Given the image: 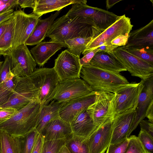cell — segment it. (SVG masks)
I'll return each instance as SVG.
<instances>
[{
  "label": "cell",
  "instance_id": "5bb4252c",
  "mask_svg": "<svg viewBox=\"0 0 153 153\" xmlns=\"http://www.w3.org/2000/svg\"><path fill=\"white\" fill-rule=\"evenodd\" d=\"M79 59L67 49L59 55L53 68L60 81L80 78L82 66Z\"/></svg>",
  "mask_w": 153,
  "mask_h": 153
},
{
  "label": "cell",
  "instance_id": "52a82bcc",
  "mask_svg": "<svg viewBox=\"0 0 153 153\" xmlns=\"http://www.w3.org/2000/svg\"><path fill=\"white\" fill-rule=\"evenodd\" d=\"M86 2L72 4L71 8L65 14L69 17L80 16L90 18L97 27L102 32L114 23L119 16L112 12L88 6Z\"/></svg>",
  "mask_w": 153,
  "mask_h": 153
},
{
  "label": "cell",
  "instance_id": "8992f818",
  "mask_svg": "<svg viewBox=\"0 0 153 153\" xmlns=\"http://www.w3.org/2000/svg\"><path fill=\"white\" fill-rule=\"evenodd\" d=\"M114 99L113 93L96 92L94 102L86 111L94 125L99 127L108 121L113 120Z\"/></svg>",
  "mask_w": 153,
  "mask_h": 153
},
{
  "label": "cell",
  "instance_id": "8d00e7d4",
  "mask_svg": "<svg viewBox=\"0 0 153 153\" xmlns=\"http://www.w3.org/2000/svg\"><path fill=\"white\" fill-rule=\"evenodd\" d=\"M128 138L129 143L125 153H146L137 137L132 135Z\"/></svg>",
  "mask_w": 153,
  "mask_h": 153
},
{
  "label": "cell",
  "instance_id": "4fadbf2b",
  "mask_svg": "<svg viewBox=\"0 0 153 153\" xmlns=\"http://www.w3.org/2000/svg\"><path fill=\"white\" fill-rule=\"evenodd\" d=\"M9 56L11 71L15 77L28 76L36 69L37 64L25 44L13 50Z\"/></svg>",
  "mask_w": 153,
  "mask_h": 153
},
{
  "label": "cell",
  "instance_id": "5b68a950",
  "mask_svg": "<svg viewBox=\"0 0 153 153\" xmlns=\"http://www.w3.org/2000/svg\"><path fill=\"white\" fill-rule=\"evenodd\" d=\"M12 94L8 101L0 106V110L13 108L18 110L28 103L39 102L38 91L29 76L23 77L15 76Z\"/></svg>",
  "mask_w": 153,
  "mask_h": 153
},
{
  "label": "cell",
  "instance_id": "9a60e30c",
  "mask_svg": "<svg viewBox=\"0 0 153 153\" xmlns=\"http://www.w3.org/2000/svg\"><path fill=\"white\" fill-rule=\"evenodd\" d=\"M143 83L144 86L139 97L138 103L135 110L134 120L128 132V137L146 117L149 108L153 106V76L143 81Z\"/></svg>",
  "mask_w": 153,
  "mask_h": 153
},
{
  "label": "cell",
  "instance_id": "d6a6232c",
  "mask_svg": "<svg viewBox=\"0 0 153 153\" xmlns=\"http://www.w3.org/2000/svg\"><path fill=\"white\" fill-rule=\"evenodd\" d=\"M65 140H57L44 142L41 153H58L65 145Z\"/></svg>",
  "mask_w": 153,
  "mask_h": 153
},
{
  "label": "cell",
  "instance_id": "f907efd6",
  "mask_svg": "<svg viewBox=\"0 0 153 153\" xmlns=\"http://www.w3.org/2000/svg\"><path fill=\"white\" fill-rule=\"evenodd\" d=\"M58 153H70L69 151L65 145L61 149Z\"/></svg>",
  "mask_w": 153,
  "mask_h": 153
},
{
  "label": "cell",
  "instance_id": "2e32d148",
  "mask_svg": "<svg viewBox=\"0 0 153 153\" xmlns=\"http://www.w3.org/2000/svg\"><path fill=\"white\" fill-rule=\"evenodd\" d=\"M95 94L96 92L61 104L59 110L60 118L71 124L94 102Z\"/></svg>",
  "mask_w": 153,
  "mask_h": 153
},
{
  "label": "cell",
  "instance_id": "cb8c5ba5",
  "mask_svg": "<svg viewBox=\"0 0 153 153\" xmlns=\"http://www.w3.org/2000/svg\"><path fill=\"white\" fill-rule=\"evenodd\" d=\"M73 135L88 138L98 127L94 125L85 111L79 115L71 124Z\"/></svg>",
  "mask_w": 153,
  "mask_h": 153
},
{
  "label": "cell",
  "instance_id": "f546056e",
  "mask_svg": "<svg viewBox=\"0 0 153 153\" xmlns=\"http://www.w3.org/2000/svg\"><path fill=\"white\" fill-rule=\"evenodd\" d=\"M38 133L35 129L25 135L15 137L19 153H31Z\"/></svg>",
  "mask_w": 153,
  "mask_h": 153
},
{
  "label": "cell",
  "instance_id": "f35d334b",
  "mask_svg": "<svg viewBox=\"0 0 153 153\" xmlns=\"http://www.w3.org/2000/svg\"><path fill=\"white\" fill-rule=\"evenodd\" d=\"M18 111L13 108H6L0 109V123L9 119L16 113Z\"/></svg>",
  "mask_w": 153,
  "mask_h": 153
},
{
  "label": "cell",
  "instance_id": "9c48e42d",
  "mask_svg": "<svg viewBox=\"0 0 153 153\" xmlns=\"http://www.w3.org/2000/svg\"><path fill=\"white\" fill-rule=\"evenodd\" d=\"M143 86V81L141 80L139 82L129 83L114 90L115 116L130 109H135Z\"/></svg>",
  "mask_w": 153,
  "mask_h": 153
},
{
  "label": "cell",
  "instance_id": "484cf974",
  "mask_svg": "<svg viewBox=\"0 0 153 153\" xmlns=\"http://www.w3.org/2000/svg\"><path fill=\"white\" fill-rule=\"evenodd\" d=\"M61 104L53 100L47 105H42L36 129L40 133L45 126L52 120L61 118L59 110Z\"/></svg>",
  "mask_w": 153,
  "mask_h": 153
},
{
  "label": "cell",
  "instance_id": "4316f807",
  "mask_svg": "<svg viewBox=\"0 0 153 153\" xmlns=\"http://www.w3.org/2000/svg\"><path fill=\"white\" fill-rule=\"evenodd\" d=\"M14 25L13 13L4 32L0 38V57L2 55L5 57L9 56L12 51Z\"/></svg>",
  "mask_w": 153,
  "mask_h": 153
},
{
  "label": "cell",
  "instance_id": "c3c4849f",
  "mask_svg": "<svg viewBox=\"0 0 153 153\" xmlns=\"http://www.w3.org/2000/svg\"><path fill=\"white\" fill-rule=\"evenodd\" d=\"M11 17L9 19L0 23V38L4 33L10 21Z\"/></svg>",
  "mask_w": 153,
  "mask_h": 153
},
{
  "label": "cell",
  "instance_id": "3957f363",
  "mask_svg": "<svg viewBox=\"0 0 153 153\" xmlns=\"http://www.w3.org/2000/svg\"><path fill=\"white\" fill-rule=\"evenodd\" d=\"M80 76L95 92L113 93L117 88L129 83L120 73L105 71L90 65L82 66Z\"/></svg>",
  "mask_w": 153,
  "mask_h": 153
},
{
  "label": "cell",
  "instance_id": "7402d4cb",
  "mask_svg": "<svg viewBox=\"0 0 153 153\" xmlns=\"http://www.w3.org/2000/svg\"><path fill=\"white\" fill-rule=\"evenodd\" d=\"M90 63L91 65L112 72L120 73L121 72L126 71L115 57L104 51L97 52Z\"/></svg>",
  "mask_w": 153,
  "mask_h": 153
},
{
  "label": "cell",
  "instance_id": "83f0119b",
  "mask_svg": "<svg viewBox=\"0 0 153 153\" xmlns=\"http://www.w3.org/2000/svg\"><path fill=\"white\" fill-rule=\"evenodd\" d=\"M87 139L73 135L65 140V145L70 153H90Z\"/></svg>",
  "mask_w": 153,
  "mask_h": 153
},
{
  "label": "cell",
  "instance_id": "681fc988",
  "mask_svg": "<svg viewBox=\"0 0 153 153\" xmlns=\"http://www.w3.org/2000/svg\"><path fill=\"white\" fill-rule=\"evenodd\" d=\"M122 0H107L106 1V7L107 10L111 8L114 5Z\"/></svg>",
  "mask_w": 153,
  "mask_h": 153
},
{
  "label": "cell",
  "instance_id": "7bdbcfd3",
  "mask_svg": "<svg viewBox=\"0 0 153 153\" xmlns=\"http://www.w3.org/2000/svg\"><path fill=\"white\" fill-rule=\"evenodd\" d=\"M140 128L142 129L147 133L153 138V124L148 120H142L139 123Z\"/></svg>",
  "mask_w": 153,
  "mask_h": 153
},
{
  "label": "cell",
  "instance_id": "816d5d0a",
  "mask_svg": "<svg viewBox=\"0 0 153 153\" xmlns=\"http://www.w3.org/2000/svg\"><path fill=\"white\" fill-rule=\"evenodd\" d=\"M3 62V61H0V68L1 66V65Z\"/></svg>",
  "mask_w": 153,
  "mask_h": 153
},
{
  "label": "cell",
  "instance_id": "b9f144b4",
  "mask_svg": "<svg viewBox=\"0 0 153 153\" xmlns=\"http://www.w3.org/2000/svg\"><path fill=\"white\" fill-rule=\"evenodd\" d=\"M99 51L97 48L86 53L81 58L79 59V62L82 66L90 65V62L95 54Z\"/></svg>",
  "mask_w": 153,
  "mask_h": 153
},
{
  "label": "cell",
  "instance_id": "44dd1931",
  "mask_svg": "<svg viewBox=\"0 0 153 153\" xmlns=\"http://www.w3.org/2000/svg\"><path fill=\"white\" fill-rule=\"evenodd\" d=\"M62 47H65V45L57 42H42L31 49L30 52L36 64L42 67Z\"/></svg>",
  "mask_w": 153,
  "mask_h": 153
},
{
  "label": "cell",
  "instance_id": "74e56055",
  "mask_svg": "<svg viewBox=\"0 0 153 153\" xmlns=\"http://www.w3.org/2000/svg\"><path fill=\"white\" fill-rule=\"evenodd\" d=\"M128 143V137L115 143H110L106 153H125Z\"/></svg>",
  "mask_w": 153,
  "mask_h": 153
},
{
  "label": "cell",
  "instance_id": "7c38bea8",
  "mask_svg": "<svg viewBox=\"0 0 153 153\" xmlns=\"http://www.w3.org/2000/svg\"><path fill=\"white\" fill-rule=\"evenodd\" d=\"M15 25L13 41V50L25 44L40 17L32 13L27 14L21 10L14 12Z\"/></svg>",
  "mask_w": 153,
  "mask_h": 153
},
{
  "label": "cell",
  "instance_id": "d4e9b609",
  "mask_svg": "<svg viewBox=\"0 0 153 153\" xmlns=\"http://www.w3.org/2000/svg\"><path fill=\"white\" fill-rule=\"evenodd\" d=\"M87 2L85 0H37L32 13L40 17L48 13L60 11L63 8L70 4Z\"/></svg>",
  "mask_w": 153,
  "mask_h": 153
},
{
  "label": "cell",
  "instance_id": "d590c367",
  "mask_svg": "<svg viewBox=\"0 0 153 153\" xmlns=\"http://www.w3.org/2000/svg\"><path fill=\"white\" fill-rule=\"evenodd\" d=\"M137 137L145 153H153V138L141 128Z\"/></svg>",
  "mask_w": 153,
  "mask_h": 153
},
{
  "label": "cell",
  "instance_id": "4dcf8cb0",
  "mask_svg": "<svg viewBox=\"0 0 153 153\" xmlns=\"http://www.w3.org/2000/svg\"><path fill=\"white\" fill-rule=\"evenodd\" d=\"M0 153H19L15 137L6 132L0 130Z\"/></svg>",
  "mask_w": 153,
  "mask_h": 153
},
{
  "label": "cell",
  "instance_id": "8fae6325",
  "mask_svg": "<svg viewBox=\"0 0 153 153\" xmlns=\"http://www.w3.org/2000/svg\"><path fill=\"white\" fill-rule=\"evenodd\" d=\"M95 92L80 78L68 79L60 81L53 100L62 104Z\"/></svg>",
  "mask_w": 153,
  "mask_h": 153
},
{
  "label": "cell",
  "instance_id": "ac0fdd59",
  "mask_svg": "<svg viewBox=\"0 0 153 153\" xmlns=\"http://www.w3.org/2000/svg\"><path fill=\"white\" fill-rule=\"evenodd\" d=\"M126 48L153 51V20L146 25L131 31Z\"/></svg>",
  "mask_w": 153,
  "mask_h": 153
},
{
  "label": "cell",
  "instance_id": "bcb514c9",
  "mask_svg": "<svg viewBox=\"0 0 153 153\" xmlns=\"http://www.w3.org/2000/svg\"><path fill=\"white\" fill-rule=\"evenodd\" d=\"M117 46L112 45H107L103 44L97 48L99 51H102L107 52L109 54L113 53L114 50L118 47Z\"/></svg>",
  "mask_w": 153,
  "mask_h": 153
},
{
  "label": "cell",
  "instance_id": "1f68e13d",
  "mask_svg": "<svg viewBox=\"0 0 153 153\" xmlns=\"http://www.w3.org/2000/svg\"><path fill=\"white\" fill-rule=\"evenodd\" d=\"M14 78L0 84V106L8 101L12 94L14 86Z\"/></svg>",
  "mask_w": 153,
  "mask_h": 153
},
{
  "label": "cell",
  "instance_id": "ab89813d",
  "mask_svg": "<svg viewBox=\"0 0 153 153\" xmlns=\"http://www.w3.org/2000/svg\"><path fill=\"white\" fill-rule=\"evenodd\" d=\"M17 5V0H0V13L13 9Z\"/></svg>",
  "mask_w": 153,
  "mask_h": 153
},
{
  "label": "cell",
  "instance_id": "277c9868",
  "mask_svg": "<svg viewBox=\"0 0 153 153\" xmlns=\"http://www.w3.org/2000/svg\"><path fill=\"white\" fill-rule=\"evenodd\" d=\"M38 91L39 101L42 105L52 101L60 80L53 68H36L30 75Z\"/></svg>",
  "mask_w": 153,
  "mask_h": 153
},
{
  "label": "cell",
  "instance_id": "ba28073f",
  "mask_svg": "<svg viewBox=\"0 0 153 153\" xmlns=\"http://www.w3.org/2000/svg\"><path fill=\"white\" fill-rule=\"evenodd\" d=\"M110 54L117 59L131 76L143 81L153 76V65L129 53L124 46L117 48Z\"/></svg>",
  "mask_w": 153,
  "mask_h": 153
},
{
  "label": "cell",
  "instance_id": "836d02e7",
  "mask_svg": "<svg viewBox=\"0 0 153 153\" xmlns=\"http://www.w3.org/2000/svg\"><path fill=\"white\" fill-rule=\"evenodd\" d=\"M125 48L130 53L148 63L153 65V51L147 50L143 49Z\"/></svg>",
  "mask_w": 153,
  "mask_h": 153
},
{
  "label": "cell",
  "instance_id": "f1b7e54d",
  "mask_svg": "<svg viewBox=\"0 0 153 153\" xmlns=\"http://www.w3.org/2000/svg\"><path fill=\"white\" fill-rule=\"evenodd\" d=\"M93 39L92 37H79L65 41L64 45L69 52L80 57L81 53Z\"/></svg>",
  "mask_w": 153,
  "mask_h": 153
},
{
  "label": "cell",
  "instance_id": "db71d44e",
  "mask_svg": "<svg viewBox=\"0 0 153 153\" xmlns=\"http://www.w3.org/2000/svg\"></svg>",
  "mask_w": 153,
  "mask_h": 153
},
{
  "label": "cell",
  "instance_id": "603a6c76",
  "mask_svg": "<svg viewBox=\"0 0 153 153\" xmlns=\"http://www.w3.org/2000/svg\"><path fill=\"white\" fill-rule=\"evenodd\" d=\"M60 11L44 19H39L31 34L26 41L25 44L28 45H36L41 42L46 36L50 27L59 15Z\"/></svg>",
  "mask_w": 153,
  "mask_h": 153
},
{
  "label": "cell",
  "instance_id": "ee69618b",
  "mask_svg": "<svg viewBox=\"0 0 153 153\" xmlns=\"http://www.w3.org/2000/svg\"><path fill=\"white\" fill-rule=\"evenodd\" d=\"M128 36V35H120L113 39L111 43L118 47L125 46L127 42Z\"/></svg>",
  "mask_w": 153,
  "mask_h": 153
},
{
  "label": "cell",
  "instance_id": "7a4b0ae2",
  "mask_svg": "<svg viewBox=\"0 0 153 153\" xmlns=\"http://www.w3.org/2000/svg\"><path fill=\"white\" fill-rule=\"evenodd\" d=\"M41 106L37 102L28 103L9 119L0 123V130L16 137L36 129Z\"/></svg>",
  "mask_w": 153,
  "mask_h": 153
},
{
  "label": "cell",
  "instance_id": "d6986e66",
  "mask_svg": "<svg viewBox=\"0 0 153 153\" xmlns=\"http://www.w3.org/2000/svg\"><path fill=\"white\" fill-rule=\"evenodd\" d=\"M135 109H131L115 116L113 120L110 143H117L128 138L133 123Z\"/></svg>",
  "mask_w": 153,
  "mask_h": 153
},
{
  "label": "cell",
  "instance_id": "6da1fadb",
  "mask_svg": "<svg viewBox=\"0 0 153 153\" xmlns=\"http://www.w3.org/2000/svg\"><path fill=\"white\" fill-rule=\"evenodd\" d=\"M102 33L89 18L69 17L65 14L54 21L46 36L50 38L51 41L64 45L65 41L68 39L79 37L93 39Z\"/></svg>",
  "mask_w": 153,
  "mask_h": 153
},
{
  "label": "cell",
  "instance_id": "ffe728a7",
  "mask_svg": "<svg viewBox=\"0 0 153 153\" xmlns=\"http://www.w3.org/2000/svg\"><path fill=\"white\" fill-rule=\"evenodd\" d=\"M40 134L42 135L44 141L66 140L73 135L71 124L61 118L48 123Z\"/></svg>",
  "mask_w": 153,
  "mask_h": 153
},
{
  "label": "cell",
  "instance_id": "e575fe53",
  "mask_svg": "<svg viewBox=\"0 0 153 153\" xmlns=\"http://www.w3.org/2000/svg\"><path fill=\"white\" fill-rule=\"evenodd\" d=\"M14 77L11 71L10 57L7 56L0 68V84L10 80Z\"/></svg>",
  "mask_w": 153,
  "mask_h": 153
},
{
  "label": "cell",
  "instance_id": "7dc6e473",
  "mask_svg": "<svg viewBox=\"0 0 153 153\" xmlns=\"http://www.w3.org/2000/svg\"><path fill=\"white\" fill-rule=\"evenodd\" d=\"M14 11L12 9L0 13V23L11 17L13 15Z\"/></svg>",
  "mask_w": 153,
  "mask_h": 153
},
{
  "label": "cell",
  "instance_id": "60d3db41",
  "mask_svg": "<svg viewBox=\"0 0 153 153\" xmlns=\"http://www.w3.org/2000/svg\"><path fill=\"white\" fill-rule=\"evenodd\" d=\"M44 139L42 135L38 133L33 145L31 153H41Z\"/></svg>",
  "mask_w": 153,
  "mask_h": 153
},
{
  "label": "cell",
  "instance_id": "f6af8a7d",
  "mask_svg": "<svg viewBox=\"0 0 153 153\" xmlns=\"http://www.w3.org/2000/svg\"><path fill=\"white\" fill-rule=\"evenodd\" d=\"M37 0H17L18 5L21 8L30 7L33 9L35 7Z\"/></svg>",
  "mask_w": 153,
  "mask_h": 153
},
{
  "label": "cell",
  "instance_id": "e0dca14e",
  "mask_svg": "<svg viewBox=\"0 0 153 153\" xmlns=\"http://www.w3.org/2000/svg\"><path fill=\"white\" fill-rule=\"evenodd\" d=\"M113 120L98 127L87 139L90 153H104L110 142Z\"/></svg>",
  "mask_w": 153,
  "mask_h": 153
},
{
  "label": "cell",
  "instance_id": "f5cc1de1",
  "mask_svg": "<svg viewBox=\"0 0 153 153\" xmlns=\"http://www.w3.org/2000/svg\"><path fill=\"white\" fill-rule=\"evenodd\" d=\"M1 152V142H0V153Z\"/></svg>",
  "mask_w": 153,
  "mask_h": 153
},
{
  "label": "cell",
  "instance_id": "30bf717a",
  "mask_svg": "<svg viewBox=\"0 0 153 153\" xmlns=\"http://www.w3.org/2000/svg\"><path fill=\"white\" fill-rule=\"evenodd\" d=\"M133 26L130 18L125 14L119 16L114 23L93 39L82 54L84 55L103 44L111 45V41L117 36L121 35H128Z\"/></svg>",
  "mask_w": 153,
  "mask_h": 153
}]
</instances>
